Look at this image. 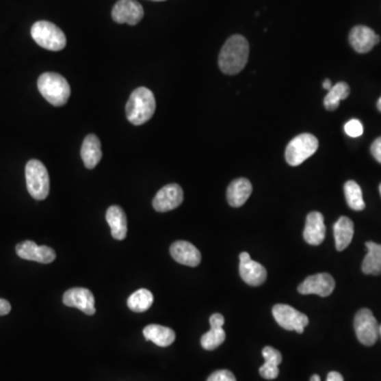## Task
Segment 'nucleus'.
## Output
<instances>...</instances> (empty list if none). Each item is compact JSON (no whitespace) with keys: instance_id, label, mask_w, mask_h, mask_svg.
Returning <instances> with one entry per match:
<instances>
[{"instance_id":"obj_1","label":"nucleus","mask_w":381,"mask_h":381,"mask_svg":"<svg viewBox=\"0 0 381 381\" xmlns=\"http://www.w3.org/2000/svg\"><path fill=\"white\" fill-rule=\"evenodd\" d=\"M248 57V40L237 34L228 38L224 44L218 57V65L225 75H237L245 68Z\"/></svg>"},{"instance_id":"obj_2","label":"nucleus","mask_w":381,"mask_h":381,"mask_svg":"<svg viewBox=\"0 0 381 381\" xmlns=\"http://www.w3.org/2000/svg\"><path fill=\"white\" fill-rule=\"evenodd\" d=\"M156 110L154 94L146 87H139L131 92L127 104V117L131 124L142 125L150 120Z\"/></svg>"},{"instance_id":"obj_3","label":"nucleus","mask_w":381,"mask_h":381,"mask_svg":"<svg viewBox=\"0 0 381 381\" xmlns=\"http://www.w3.org/2000/svg\"><path fill=\"white\" fill-rule=\"evenodd\" d=\"M38 87L42 96L53 106H63L68 102L70 86L59 73H42L38 77Z\"/></svg>"},{"instance_id":"obj_4","label":"nucleus","mask_w":381,"mask_h":381,"mask_svg":"<svg viewBox=\"0 0 381 381\" xmlns=\"http://www.w3.org/2000/svg\"><path fill=\"white\" fill-rule=\"evenodd\" d=\"M31 36L38 46L50 51H61L67 44L63 31L50 21H40L33 25Z\"/></svg>"},{"instance_id":"obj_5","label":"nucleus","mask_w":381,"mask_h":381,"mask_svg":"<svg viewBox=\"0 0 381 381\" xmlns=\"http://www.w3.org/2000/svg\"><path fill=\"white\" fill-rule=\"evenodd\" d=\"M27 189L36 200L47 198L50 191V178L46 166L40 160L32 159L26 166Z\"/></svg>"},{"instance_id":"obj_6","label":"nucleus","mask_w":381,"mask_h":381,"mask_svg":"<svg viewBox=\"0 0 381 381\" xmlns=\"http://www.w3.org/2000/svg\"><path fill=\"white\" fill-rule=\"evenodd\" d=\"M319 148V141L311 133H301L288 143L285 150L286 161L298 166L313 156Z\"/></svg>"},{"instance_id":"obj_7","label":"nucleus","mask_w":381,"mask_h":381,"mask_svg":"<svg viewBox=\"0 0 381 381\" xmlns=\"http://www.w3.org/2000/svg\"><path fill=\"white\" fill-rule=\"evenodd\" d=\"M354 328L358 340L365 345L372 346L378 340V322L369 309L363 308L356 313Z\"/></svg>"},{"instance_id":"obj_8","label":"nucleus","mask_w":381,"mask_h":381,"mask_svg":"<svg viewBox=\"0 0 381 381\" xmlns=\"http://www.w3.org/2000/svg\"><path fill=\"white\" fill-rule=\"evenodd\" d=\"M272 315L281 328L286 330H295L302 334L308 325V317L293 307L286 304H276L272 308Z\"/></svg>"},{"instance_id":"obj_9","label":"nucleus","mask_w":381,"mask_h":381,"mask_svg":"<svg viewBox=\"0 0 381 381\" xmlns=\"http://www.w3.org/2000/svg\"><path fill=\"white\" fill-rule=\"evenodd\" d=\"M111 16L118 24L135 26L142 21L144 10L136 0H119L111 11Z\"/></svg>"},{"instance_id":"obj_10","label":"nucleus","mask_w":381,"mask_h":381,"mask_svg":"<svg viewBox=\"0 0 381 381\" xmlns=\"http://www.w3.org/2000/svg\"><path fill=\"white\" fill-rule=\"evenodd\" d=\"M334 285V278L330 274H313L300 284L298 291L302 295H318L325 298L332 295Z\"/></svg>"},{"instance_id":"obj_11","label":"nucleus","mask_w":381,"mask_h":381,"mask_svg":"<svg viewBox=\"0 0 381 381\" xmlns=\"http://www.w3.org/2000/svg\"><path fill=\"white\" fill-rule=\"evenodd\" d=\"M17 255L23 260L34 261L42 264H50L57 257L55 251L48 246H38L34 241H25L17 244Z\"/></svg>"},{"instance_id":"obj_12","label":"nucleus","mask_w":381,"mask_h":381,"mask_svg":"<svg viewBox=\"0 0 381 381\" xmlns=\"http://www.w3.org/2000/svg\"><path fill=\"white\" fill-rule=\"evenodd\" d=\"M183 191L176 183L166 185L157 193L153 200V207L157 212H169L183 204Z\"/></svg>"},{"instance_id":"obj_13","label":"nucleus","mask_w":381,"mask_h":381,"mask_svg":"<svg viewBox=\"0 0 381 381\" xmlns=\"http://www.w3.org/2000/svg\"><path fill=\"white\" fill-rule=\"evenodd\" d=\"M239 262V274L245 283L250 286H261L265 283L267 278L266 268L260 263L251 260L249 253L241 252Z\"/></svg>"},{"instance_id":"obj_14","label":"nucleus","mask_w":381,"mask_h":381,"mask_svg":"<svg viewBox=\"0 0 381 381\" xmlns=\"http://www.w3.org/2000/svg\"><path fill=\"white\" fill-rule=\"evenodd\" d=\"M63 303L66 306L80 309L88 316L96 313L94 295L87 288L75 287L67 290L64 293Z\"/></svg>"},{"instance_id":"obj_15","label":"nucleus","mask_w":381,"mask_h":381,"mask_svg":"<svg viewBox=\"0 0 381 381\" xmlns=\"http://www.w3.org/2000/svg\"><path fill=\"white\" fill-rule=\"evenodd\" d=\"M350 42L358 53H367L378 44L379 36L376 33L365 26H356L350 33Z\"/></svg>"},{"instance_id":"obj_16","label":"nucleus","mask_w":381,"mask_h":381,"mask_svg":"<svg viewBox=\"0 0 381 381\" xmlns=\"http://www.w3.org/2000/svg\"><path fill=\"white\" fill-rule=\"evenodd\" d=\"M172 257L176 262L189 267H196L200 264L201 254L192 244L185 241H175L170 249Z\"/></svg>"},{"instance_id":"obj_17","label":"nucleus","mask_w":381,"mask_h":381,"mask_svg":"<svg viewBox=\"0 0 381 381\" xmlns=\"http://www.w3.org/2000/svg\"><path fill=\"white\" fill-rule=\"evenodd\" d=\"M225 323V318L220 313H214L210 318L211 330L201 337V345L207 351H213L222 345L226 339L225 330H222V325Z\"/></svg>"},{"instance_id":"obj_18","label":"nucleus","mask_w":381,"mask_h":381,"mask_svg":"<svg viewBox=\"0 0 381 381\" xmlns=\"http://www.w3.org/2000/svg\"><path fill=\"white\" fill-rule=\"evenodd\" d=\"M326 227L324 225V218L320 212H311L306 218L304 237L305 241L311 246H319L325 239Z\"/></svg>"},{"instance_id":"obj_19","label":"nucleus","mask_w":381,"mask_h":381,"mask_svg":"<svg viewBox=\"0 0 381 381\" xmlns=\"http://www.w3.org/2000/svg\"><path fill=\"white\" fill-rule=\"evenodd\" d=\"M252 193V185L246 178H237L230 183L227 189V200L230 206L239 208L248 200Z\"/></svg>"},{"instance_id":"obj_20","label":"nucleus","mask_w":381,"mask_h":381,"mask_svg":"<svg viewBox=\"0 0 381 381\" xmlns=\"http://www.w3.org/2000/svg\"><path fill=\"white\" fill-rule=\"evenodd\" d=\"M106 220L111 229V235L118 241H123L127 234V214L121 207L111 206L106 212Z\"/></svg>"},{"instance_id":"obj_21","label":"nucleus","mask_w":381,"mask_h":381,"mask_svg":"<svg viewBox=\"0 0 381 381\" xmlns=\"http://www.w3.org/2000/svg\"><path fill=\"white\" fill-rule=\"evenodd\" d=\"M81 156H82L85 166L89 170L94 169L102 159L100 139L94 133L88 135L83 141Z\"/></svg>"},{"instance_id":"obj_22","label":"nucleus","mask_w":381,"mask_h":381,"mask_svg":"<svg viewBox=\"0 0 381 381\" xmlns=\"http://www.w3.org/2000/svg\"><path fill=\"white\" fill-rule=\"evenodd\" d=\"M143 334L146 340L154 342L156 345L161 347L171 345L176 339L175 332L172 328L158 324L148 325L143 330Z\"/></svg>"},{"instance_id":"obj_23","label":"nucleus","mask_w":381,"mask_h":381,"mask_svg":"<svg viewBox=\"0 0 381 381\" xmlns=\"http://www.w3.org/2000/svg\"><path fill=\"white\" fill-rule=\"evenodd\" d=\"M334 241L338 251H343L351 244L354 237V222L342 216L334 226Z\"/></svg>"},{"instance_id":"obj_24","label":"nucleus","mask_w":381,"mask_h":381,"mask_svg":"<svg viewBox=\"0 0 381 381\" xmlns=\"http://www.w3.org/2000/svg\"><path fill=\"white\" fill-rule=\"evenodd\" d=\"M265 363L260 367V374L265 379H276L278 376V365L282 363V354L272 346H266L262 352Z\"/></svg>"},{"instance_id":"obj_25","label":"nucleus","mask_w":381,"mask_h":381,"mask_svg":"<svg viewBox=\"0 0 381 381\" xmlns=\"http://www.w3.org/2000/svg\"><path fill=\"white\" fill-rule=\"evenodd\" d=\"M367 248V254L365 255L363 263V272L371 276L381 274V245L367 241L365 244Z\"/></svg>"},{"instance_id":"obj_26","label":"nucleus","mask_w":381,"mask_h":381,"mask_svg":"<svg viewBox=\"0 0 381 381\" xmlns=\"http://www.w3.org/2000/svg\"><path fill=\"white\" fill-rule=\"evenodd\" d=\"M153 303H154V295L150 290L144 288L137 290L136 293H133L127 300V306L135 313L148 311Z\"/></svg>"},{"instance_id":"obj_27","label":"nucleus","mask_w":381,"mask_h":381,"mask_svg":"<svg viewBox=\"0 0 381 381\" xmlns=\"http://www.w3.org/2000/svg\"><path fill=\"white\" fill-rule=\"evenodd\" d=\"M349 85L344 82L337 83L328 90V94L324 98V106L328 110L337 109L340 105V101L344 100L350 96Z\"/></svg>"},{"instance_id":"obj_28","label":"nucleus","mask_w":381,"mask_h":381,"mask_svg":"<svg viewBox=\"0 0 381 381\" xmlns=\"http://www.w3.org/2000/svg\"><path fill=\"white\" fill-rule=\"evenodd\" d=\"M344 194L350 208L355 211H363L365 208L363 191L355 181H350L344 185Z\"/></svg>"},{"instance_id":"obj_29","label":"nucleus","mask_w":381,"mask_h":381,"mask_svg":"<svg viewBox=\"0 0 381 381\" xmlns=\"http://www.w3.org/2000/svg\"><path fill=\"white\" fill-rule=\"evenodd\" d=\"M344 131L346 135H349L352 138H357V137L363 136V125L359 120H350L345 125H344Z\"/></svg>"},{"instance_id":"obj_30","label":"nucleus","mask_w":381,"mask_h":381,"mask_svg":"<svg viewBox=\"0 0 381 381\" xmlns=\"http://www.w3.org/2000/svg\"><path fill=\"white\" fill-rule=\"evenodd\" d=\"M207 381H237V378L234 376L233 373L230 372L228 369H220V371L212 373Z\"/></svg>"},{"instance_id":"obj_31","label":"nucleus","mask_w":381,"mask_h":381,"mask_svg":"<svg viewBox=\"0 0 381 381\" xmlns=\"http://www.w3.org/2000/svg\"><path fill=\"white\" fill-rule=\"evenodd\" d=\"M371 153H372L373 157L375 159L381 163V137L373 142L372 146H371Z\"/></svg>"},{"instance_id":"obj_32","label":"nucleus","mask_w":381,"mask_h":381,"mask_svg":"<svg viewBox=\"0 0 381 381\" xmlns=\"http://www.w3.org/2000/svg\"><path fill=\"white\" fill-rule=\"evenodd\" d=\"M11 311L10 302L5 299H0V316H7Z\"/></svg>"},{"instance_id":"obj_33","label":"nucleus","mask_w":381,"mask_h":381,"mask_svg":"<svg viewBox=\"0 0 381 381\" xmlns=\"http://www.w3.org/2000/svg\"><path fill=\"white\" fill-rule=\"evenodd\" d=\"M326 381H344L343 377L340 373L338 372H330V374L328 375V379Z\"/></svg>"},{"instance_id":"obj_34","label":"nucleus","mask_w":381,"mask_h":381,"mask_svg":"<svg viewBox=\"0 0 381 381\" xmlns=\"http://www.w3.org/2000/svg\"><path fill=\"white\" fill-rule=\"evenodd\" d=\"M332 87V84L330 80H325L324 82H323V88L326 89V90H330Z\"/></svg>"},{"instance_id":"obj_35","label":"nucleus","mask_w":381,"mask_h":381,"mask_svg":"<svg viewBox=\"0 0 381 381\" xmlns=\"http://www.w3.org/2000/svg\"><path fill=\"white\" fill-rule=\"evenodd\" d=\"M311 381H321L320 376L319 375H313L311 378Z\"/></svg>"},{"instance_id":"obj_36","label":"nucleus","mask_w":381,"mask_h":381,"mask_svg":"<svg viewBox=\"0 0 381 381\" xmlns=\"http://www.w3.org/2000/svg\"><path fill=\"white\" fill-rule=\"evenodd\" d=\"M377 107H378L379 111H381V98L377 102Z\"/></svg>"},{"instance_id":"obj_37","label":"nucleus","mask_w":381,"mask_h":381,"mask_svg":"<svg viewBox=\"0 0 381 381\" xmlns=\"http://www.w3.org/2000/svg\"><path fill=\"white\" fill-rule=\"evenodd\" d=\"M379 336L381 337V325L379 326Z\"/></svg>"},{"instance_id":"obj_38","label":"nucleus","mask_w":381,"mask_h":381,"mask_svg":"<svg viewBox=\"0 0 381 381\" xmlns=\"http://www.w3.org/2000/svg\"><path fill=\"white\" fill-rule=\"evenodd\" d=\"M379 192H380V195H381V183L380 185H379Z\"/></svg>"},{"instance_id":"obj_39","label":"nucleus","mask_w":381,"mask_h":381,"mask_svg":"<svg viewBox=\"0 0 381 381\" xmlns=\"http://www.w3.org/2000/svg\"><path fill=\"white\" fill-rule=\"evenodd\" d=\"M154 1H164V0H154Z\"/></svg>"}]
</instances>
